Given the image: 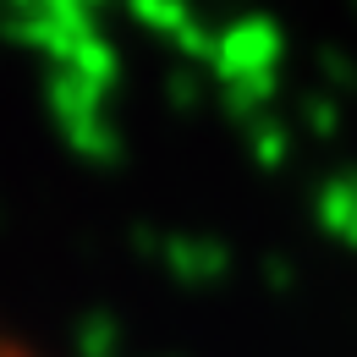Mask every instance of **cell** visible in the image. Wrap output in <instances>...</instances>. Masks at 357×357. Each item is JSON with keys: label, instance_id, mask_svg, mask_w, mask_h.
Returning a JSON list of instances; mask_svg holds the SVG:
<instances>
[{"label": "cell", "instance_id": "1", "mask_svg": "<svg viewBox=\"0 0 357 357\" xmlns=\"http://www.w3.org/2000/svg\"><path fill=\"white\" fill-rule=\"evenodd\" d=\"M0 357H45V352H33V347H22V341H11V335H0Z\"/></svg>", "mask_w": 357, "mask_h": 357}]
</instances>
